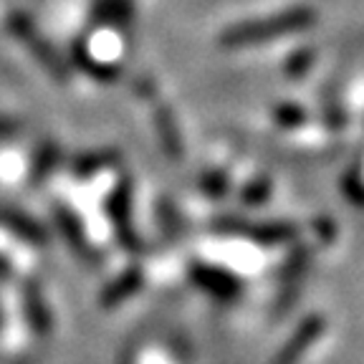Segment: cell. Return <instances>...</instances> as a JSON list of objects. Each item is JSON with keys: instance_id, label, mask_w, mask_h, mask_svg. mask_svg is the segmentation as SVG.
I'll return each instance as SVG.
<instances>
[{"instance_id": "17", "label": "cell", "mask_w": 364, "mask_h": 364, "mask_svg": "<svg viewBox=\"0 0 364 364\" xmlns=\"http://www.w3.org/2000/svg\"><path fill=\"white\" fill-rule=\"evenodd\" d=\"M11 263H8V258H3L0 256V279H8V276H11Z\"/></svg>"}, {"instance_id": "1", "label": "cell", "mask_w": 364, "mask_h": 364, "mask_svg": "<svg viewBox=\"0 0 364 364\" xmlns=\"http://www.w3.org/2000/svg\"><path fill=\"white\" fill-rule=\"evenodd\" d=\"M107 215L114 225V233H117V240L124 250L129 253H139L144 248L142 238L136 235L134 225H132V182L129 177H122L114 190L107 198Z\"/></svg>"}, {"instance_id": "4", "label": "cell", "mask_w": 364, "mask_h": 364, "mask_svg": "<svg viewBox=\"0 0 364 364\" xmlns=\"http://www.w3.org/2000/svg\"><path fill=\"white\" fill-rule=\"evenodd\" d=\"M309 266V248L306 245H294L281 268V289L276 296V306H273V318H281L291 311L299 294H301V281L306 276Z\"/></svg>"}, {"instance_id": "18", "label": "cell", "mask_w": 364, "mask_h": 364, "mask_svg": "<svg viewBox=\"0 0 364 364\" xmlns=\"http://www.w3.org/2000/svg\"><path fill=\"white\" fill-rule=\"evenodd\" d=\"M0 321H3V311H0Z\"/></svg>"}, {"instance_id": "5", "label": "cell", "mask_w": 364, "mask_h": 364, "mask_svg": "<svg viewBox=\"0 0 364 364\" xmlns=\"http://www.w3.org/2000/svg\"><path fill=\"white\" fill-rule=\"evenodd\" d=\"M53 220H56L58 230H61V235H63V240L68 243V248L74 250L76 256H79L84 263H89V266H97L102 256H99V250L91 245L89 235H86V228H84V223L79 220V215H76L68 205L56 203V205H53Z\"/></svg>"}, {"instance_id": "15", "label": "cell", "mask_w": 364, "mask_h": 364, "mask_svg": "<svg viewBox=\"0 0 364 364\" xmlns=\"http://www.w3.org/2000/svg\"><path fill=\"white\" fill-rule=\"evenodd\" d=\"M159 230L167 235V238H177V233H180V215H177L175 205L170 203V200H159Z\"/></svg>"}, {"instance_id": "13", "label": "cell", "mask_w": 364, "mask_h": 364, "mask_svg": "<svg viewBox=\"0 0 364 364\" xmlns=\"http://www.w3.org/2000/svg\"><path fill=\"white\" fill-rule=\"evenodd\" d=\"M271 195V180L268 177H256V180H250L243 190H240V200L250 208H256V205H263Z\"/></svg>"}, {"instance_id": "11", "label": "cell", "mask_w": 364, "mask_h": 364, "mask_svg": "<svg viewBox=\"0 0 364 364\" xmlns=\"http://www.w3.org/2000/svg\"><path fill=\"white\" fill-rule=\"evenodd\" d=\"M119 162V152L117 149H97V152H86L81 157H76V162L71 165L76 177H91L94 172L107 170V167Z\"/></svg>"}, {"instance_id": "12", "label": "cell", "mask_w": 364, "mask_h": 364, "mask_svg": "<svg viewBox=\"0 0 364 364\" xmlns=\"http://www.w3.org/2000/svg\"><path fill=\"white\" fill-rule=\"evenodd\" d=\"M61 162V149H58L56 142H46L43 147L38 149V154H36V162H33V172H31V177H33V182L43 180L46 175H51L53 167Z\"/></svg>"}, {"instance_id": "9", "label": "cell", "mask_w": 364, "mask_h": 364, "mask_svg": "<svg viewBox=\"0 0 364 364\" xmlns=\"http://www.w3.org/2000/svg\"><path fill=\"white\" fill-rule=\"evenodd\" d=\"M142 284H144L142 271H139V268H127L117 279L104 286V291L99 294V306H104V309L119 306L122 301H127L129 296H134L136 291L142 289Z\"/></svg>"}, {"instance_id": "2", "label": "cell", "mask_w": 364, "mask_h": 364, "mask_svg": "<svg viewBox=\"0 0 364 364\" xmlns=\"http://www.w3.org/2000/svg\"><path fill=\"white\" fill-rule=\"evenodd\" d=\"M218 233H233L245 235V238L256 240L258 245H281L294 240L296 225L289 220H271V223H250L240 218H220L213 225Z\"/></svg>"}, {"instance_id": "16", "label": "cell", "mask_w": 364, "mask_h": 364, "mask_svg": "<svg viewBox=\"0 0 364 364\" xmlns=\"http://www.w3.org/2000/svg\"><path fill=\"white\" fill-rule=\"evenodd\" d=\"M276 119H279V124H284V127H296L306 119V114H304L299 107H281L279 112H276Z\"/></svg>"}, {"instance_id": "6", "label": "cell", "mask_w": 364, "mask_h": 364, "mask_svg": "<svg viewBox=\"0 0 364 364\" xmlns=\"http://www.w3.org/2000/svg\"><path fill=\"white\" fill-rule=\"evenodd\" d=\"M324 329H326V321L318 316V314L306 316L301 324L296 326V331L289 336V341L279 349V354L273 357L271 364H299V359L309 352V347H311L314 341L321 336V331Z\"/></svg>"}, {"instance_id": "8", "label": "cell", "mask_w": 364, "mask_h": 364, "mask_svg": "<svg viewBox=\"0 0 364 364\" xmlns=\"http://www.w3.org/2000/svg\"><path fill=\"white\" fill-rule=\"evenodd\" d=\"M0 228L18 235V238L28 240L31 245H46V240H48L43 225L26 213L16 210V208H0Z\"/></svg>"}, {"instance_id": "10", "label": "cell", "mask_w": 364, "mask_h": 364, "mask_svg": "<svg viewBox=\"0 0 364 364\" xmlns=\"http://www.w3.org/2000/svg\"><path fill=\"white\" fill-rule=\"evenodd\" d=\"M154 127H157V134H159V144L165 149V154L177 162V159L185 154V144H182V136H180V129H177L175 119H172V114L167 109H159L154 114Z\"/></svg>"}, {"instance_id": "14", "label": "cell", "mask_w": 364, "mask_h": 364, "mask_svg": "<svg viewBox=\"0 0 364 364\" xmlns=\"http://www.w3.org/2000/svg\"><path fill=\"white\" fill-rule=\"evenodd\" d=\"M228 188H230V180H228V172H223V170L208 172V175L200 180V190L213 200L223 198V195L228 193Z\"/></svg>"}, {"instance_id": "3", "label": "cell", "mask_w": 364, "mask_h": 364, "mask_svg": "<svg viewBox=\"0 0 364 364\" xmlns=\"http://www.w3.org/2000/svg\"><path fill=\"white\" fill-rule=\"evenodd\" d=\"M188 273H190V281H193L200 291L213 296L215 301L233 304L243 296V281H240L238 276H233L230 271H225V268L195 261Z\"/></svg>"}, {"instance_id": "7", "label": "cell", "mask_w": 364, "mask_h": 364, "mask_svg": "<svg viewBox=\"0 0 364 364\" xmlns=\"http://www.w3.org/2000/svg\"><path fill=\"white\" fill-rule=\"evenodd\" d=\"M23 311H26L28 326L38 336H46L51 331V326H53L51 311H48L43 291H41V286L36 284V281H26V286H23Z\"/></svg>"}]
</instances>
